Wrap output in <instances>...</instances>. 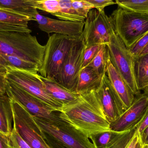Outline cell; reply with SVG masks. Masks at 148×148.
Instances as JSON below:
<instances>
[{
	"instance_id": "1",
	"label": "cell",
	"mask_w": 148,
	"mask_h": 148,
	"mask_svg": "<svg viewBox=\"0 0 148 148\" xmlns=\"http://www.w3.org/2000/svg\"><path fill=\"white\" fill-rule=\"evenodd\" d=\"M60 116L64 121L87 137L110 130L96 91L81 95L75 104L63 106Z\"/></svg>"
},
{
	"instance_id": "2",
	"label": "cell",
	"mask_w": 148,
	"mask_h": 148,
	"mask_svg": "<svg viewBox=\"0 0 148 148\" xmlns=\"http://www.w3.org/2000/svg\"><path fill=\"white\" fill-rule=\"evenodd\" d=\"M45 46L30 33L0 31V53L14 56L41 67Z\"/></svg>"
},
{
	"instance_id": "3",
	"label": "cell",
	"mask_w": 148,
	"mask_h": 148,
	"mask_svg": "<svg viewBox=\"0 0 148 148\" xmlns=\"http://www.w3.org/2000/svg\"><path fill=\"white\" fill-rule=\"evenodd\" d=\"M110 16L115 34L129 48L148 32V14H140L118 7Z\"/></svg>"
},
{
	"instance_id": "4",
	"label": "cell",
	"mask_w": 148,
	"mask_h": 148,
	"mask_svg": "<svg viewBox=\"0 0 148 148\" xmlns=\"http://www.w3.org/2000/svg\"><path fill=\"white\" fill-rule=\"evenodd\" d=\"M76 39L57 34L49 36L45 45L42 65L38 71L41 76L55 80L60 72L73 43Z\"/></svg>"
},
{
	"instance_id": "5",
	"label": "cell",
	"mask_w": 148,
	"mask_h": 148,
	"mask_svg": "<svg viewBox=\"0 0 148 148\" xmlns=\"http://www.w3.org/2000/svg\"><path fill=\"white\" fill-rule=\"evenodd\" d=\"M84 29L81 39L85 48L109 43L111 36L115 33L111 17L105 11L96 9L90 10L84 21Z\"/></svg>"
},
{
	"instance_id": "6",
	"label": "cell",
	"mask_w": 148,
	"mask_h": 148,
	"mask_svg": "<svg viewBox=\"0 0 148 148\" xmlns=\"http://www.w3.org/2000/svg\"><path fill=\"white\" fill-rule=\"evenodd\" d=\"M6 94L10 99L16 101L33 116L53 123L65 122L60 117L59 109L46 104L8 81Z\"/></svg>"
},
{
	"instance_id": "7",
	"label": "cell",
	"mask_w": 148,
	"mask_h": 148,
	"mask_svg": "<svg viewBox=\"0 0 148 148\" xmlns=\"http://www.w3.org/2000/svg\"><path fill=\"white\" fill-rule=\"evenodd\" d=\"M110 60L135 96L140 94L136 81L134 56L120 37L115 33L107 44Z\"/></svg>"
},
{
	"instance_id": "8",
	"label": "cell",
	"mask_w": 148,
	"mask_h": 148,
	"mask_svg": "<svg viewBox=\"0 0 148 148\" xmlns=\"http://www.w3.org/2000/svg\"><path fill=\"white\" fill-rule=\"evenodd\" d=\"M43 133L68 148H95L85 135L65 122L53 123L33 116Z\"/></svg>"
},
{
	"instance_id": "9",
	"label": "cell",
	"mask_w": 148,
	"mask_h": 148,
	"mask_svg": "<svg viewBox=\"0 0 148 148\" xmlns=\"http://www.w3.org/2000/svg\"><path fill=\"white\" fill-rule=\"evenodd\" d=\"M6 68L8 81L60 111L63 106L47 92L41 76L38 73Z\"/></svg>"
},
{
	"instance_id": "10",
	"label": "cell",
	"mask_w": 148,
	"mask_h": 148,
	"mask_svg": "<svg viewBox=\"0 0 148 148\" xmlns=\"http://www.w3.org/2000/svg\"><path fill=\"white\" fill-rule=\"evenodd\" d=\"M10 99L13 114V128L18 134L32 148H49L33 116L16 101Z\"/></svg>"
},
{
	"instance_id": "11",
	"label": "cell",
	"mask_w": 148,
	"mask_h": 148,
	"mask_svg": "<svg viewBox=\"0 0 148 148\" xmlns=\"http://www.w3.org/2000/svg\"><path fill=\"white\" fill-rule=\"evenodd\" d=\"M85 48V44L81 38L75 40L60 72L55 79L57 83L73 93H77L83 54Z\"/></svg>"
},
{
	"instance_id": "12",
	"label": "cell",
	"mask_w": 148,
	"mask_h": 148,
	"mask_svg": "<svg viewBox=\"0 0 148 148\" xmlns=\"http://www.w3.org/2000/svg\"><path fill=\"white\" fill-rule=\"evenodd\" d=\"M148 107V96L144 93L135 96L131 106L110 123V129L119 133L129 130L142 120Z\"/></svg>"
},
{
	"instance_id": "13",
	"label": "cell",
	"mask_w": 148,
	"mask_h": 148,
	"mask_svg": "<svg viewBox=\"0 0 148 148\" xmlns=\"http://www.w3.org/2000/svg\"><path fill=\"white\" fill-rule=\"evenodd\" d=\"M35 21L39 28L49 35L54 33L76 39L81 38L84 25V22L56 20L42 15L39 13L36 15Z\"/></svg>"
},
{
	"instance_id": "14",
	"label": "cell",
	"mask_w": 148,
	"mask_h": 148,
	"mask_svg": "<svg viewBox=\"0 0 148 148\" xmlns=\"http://www.w3.org/2000/svg\"><path fill=\"white\" fill-rule=\"evenodd\" d=\"M96 91L109 122L110 123L117 120L123 111L112 90L106 74L102 78L101 85Z\"/></svg>"
},
{
	"instance_id": "15",
	"label": "cell",
	"mask_w": 148,
	"mask_h": 148,
	"mask_svg": "<svg viewBox=\"0 0 148 148\" xmlns=\"http://www.w3.org/2000/svg\"><path fill=\"white\" fill-rule=\"evenodd\" d=\"M106 75L112 90L124 112L132 105L135 96L116 69L110 60L108 64Z\"/></svg>"
},
{
	"instance_id": "16",
	"label": "cell",
	"mask_w": 148,
	"mask_h": 148,
	"mask_svg": "<svg viewBox=\"0 0 148 148\" xmlns=\"http://www.w3.org/2000/svg\"><path fill=\"white\" fill-rule=\"evenodd\" d=\"M47 92L63 106L73 105L80 100L81 95L73 93L57 83L55 80L41 76Z\"/></svg>"
},
{
	"instance_id": "17",
	"label": "cell",
	"mask_w": 148,
	"mask_h": 148,
	"mask_svg": "<svg viewBox=\"0 0 148 148\" xmlns=\"http://www.w3.org/2000/svg\"><path fill=\"white\" fill-rule=\"evenodd\" d=\"M102 78L89 66L82 69L79 74L76 93L84 95L96 91L101 85Z\"/></svg>"
},
{
	"instance_id": "18",
	"label": "cell",
	"mask_w": 148,
	"mask_h": 148,
	"mask_svg": "<svg viewBox=\"0 0 148 148\" xmlns=\"http://www.w3.org/2000/svg\"><path fill=\"white\" fill-rule=\"evenodd\" d=\"M0 8L27 17L30 21H35L36 15L38 13L34 0H0Z\"/></svg>"
},
{
	"instance_id": "19",
	"label": "cell",
	"mask_w": 148,
	"mask_h": 148,
	"mask_svg": "<svg viewBox=\"0 0 148 148\" xmlns=\"http://www.w3.org/2000/svg\"><path fill=\"white\" fill-rule=\"evenodd\" d=\"M11 100L7 94L0 96V133L9 137L13 129Z\"/></svg>"
},
{
	"instance_id": "20",
	"label": "cell",
	"mask_w": 148,
	"mask_h": 148,
	"mask_svg": "<svg viewBox=\"0 0 148 148\" xmlns=\"http://www.w3.org/2000/svg\"><path fill=\"white\" fill-rule=\"evenodd\" d=\"M0 65L19 70L38 73L39 67L35 64L19 58L17 56L3 54L0 53Z\"/></svg>"
},
{
	"instance_id": "21",
	"label": "cell",
	"mask_w": 148,
	"mask_h": 148,
	"mask_svg": "<svg viewBox=\"0 0 148 148\" xmlns=\"http://www.w3.org/2000/svg\"><path fill=\"white\" fill-rule=\"evenodd\" d=\"M134 63L136 85L140 91L148 85V54L134 57Z\"/></svg>"
},
{
	"instance_id": "22",
	"label": "cell",
	"mask_w": 148,
	"mask_h": 148,
	"mask_svg": "<svg viewBox=\"0 0 148 148\" xmlns=\"http://www.w3.org/2000/svg\"><path fill=\"white\" fill-rule=\"evenodd\" d=\"M110 61V56L108 46L102 44L88 66L91 67L99 76L102 77L106 74Z\"/></svg>"
},
{
	"instance_id": "23",
	"label": "cell",
	"mask_w": 148,
	"mask_h": 148,
	"mask_svg": "<svg viewBox=\"0 0 148 148\" xmlns=\"http://www.w3.org/2000/svg\"><path fill=\"white\" fill-rule=\"evenodd\" d=\"M60 10L53 15L63 21L84 22L85 18L81 16L72 6V0H59Z\"/></svg>"
},
{
	"instance_id": "24",
	"label": "cell",
	"mask_w": 148,
	"mask_h": 148,
	"mask_svg": "<svg viewBox=\"0 0 148 148\" xmlns=\"http://www.w3.org/2000/svg\"><path fill=\"white\" fill-rule=\"evenodd\" d=\"M140 122L136 124L129 130L119 133L104 148H127L132 139L138 133V129Z\"/></svg>"
},
{
	"instance_id": "25",
	"label": "cell",
	"mask_w": 148,
	"mask_h": 148,
	"mask_svg": "<svg viewBox=\"0 0 148 148\" xmlns=\"http://www.w3.org/2000/svg\"><path fill=\"white\" fill-rule=\"evenodd\" d=\"M116 4L124 9L148 14V0H116Z\"/></svg>"
},
{
	"instance_id": "26",
	"label": "cell",
	"mask_w": 148,
	"mask_h": 148,
	"mask_svg": "<svg viewBox=\"0 0 148 148\" xmlns=\"http://www.w3.org/2000/svg\"><path fill=\"white\" fill-rule=\"evenodd\" d=\"M30 19L5 9L0 8V23L8 24L28 25Z\"/></svg>"
},
{
	"instance_id": "27",
	"label": "cell",
	"mask_w": 148,
	"mask_h": 148,
	"mask_svg": "<svg viewBox=\"0 0 148 148\" xmlns=\"http://www.w3.org/2000/svg\"><path fill=\"white\" fill-rule=\"evenodd\" d=\"M111 130L101 132L89 137L95 148H104L119 134Z\"/></svg>"
},
{
	"instance_id": "28",
	"label": "cell",
	"mask_w": 148,
	"mask_h": 148,
	"mask_svg": "<svg viewBox=\"0 0 148 148\" xmlns=\"http://www.w3.org/2000/svg\"><path fill=\"white\" fill-rule=\"evenodd\" d=\"M34 3L36 8L52 15L60 10L59 0H34Z\"/></svg>"
},
{
	"instance_id": "29",
	"label": "cell",
	"mask_w": 148,
	"mask_h": 148,
	"mask_svg": "<svg viewBox=\"0 0 148 148\" xmlns=\"http://www.w3.org/2000/svg\"><path fill=\"white\" fill-rule=\"evenodd\" d=\"M72 4L75 10L81 16L86 19L90 10L94 9V6L87 0H72Z\"/></svg>"
},
{
	"instance_id": "30",
	"label": "cell",
	"mask_w": 148,
	"mask_h": 148,
	"mask_svg": "<svg viewBox=\"0 0 148 148\" xmlns=\"http://www.w3.org/2000/svg\"><path fill=\"white\" fill-rule=\"evenodd\" d=\"M101 45H95L85 48L83 54L81 70L89 66L99 51Z\"/></svg>"
},
{
	"instance_id": "31",
	"label": "cell",
	"mask_w": 148,
	"mask_h": 148,
	"mask_svg": "<svg viewBox=\"0 0 148 148\" xmlns=\"http://www.w3.org/2000/svg\"><path fill=\"white\" fill-rule=\"evenodd\" d=\"M148 44V32L130 47L129 50L132 56L136 57L140 55L142 51Z\"/></svg>"
},
{
	"instance_id": "32",
	"label": "cell",
	"mask_w": 148,
	"mask_h": 148,
	"mask_svg": "<svg viewBox=\"0 0 148 148\" xmlns=\"http://www.w3.org/2000/svg\"><path fill=\"white\" fill-rule=\"evenodd\" d=\"M9 139L13 148H32L18 134L14 128L10 136Z\"/></svg>"
},
{
	"instance_id": "33",
	"label": "cell",
	"mask_w": 148,
	"mask_h": 148,
	"mask_svg": "<svg viewBox=\"0 0 148 148\" xmlns=\"http://www.w3.org/2000/svg\"><path fill=\"white\" fill-rule=\"evenodd\" d=\"M0 31H16L31 33L32 30L28 25L8 24L0 23Z\"/></svg>"
},
{
	"instance_id": "34",
	"label": "cell",
	"mask_w": 148,
	"mask_h": 148,
	"mask_svg": "<svg viewBox=\"0 0 148 148\" xmlns=\"http://www.w3.org/2000/svg\"><path fill=\"white\" fill-rule=\"evenodd\" d=\"M92 4L94 8L99 11H104L105 7L110 5L116 4V3L112 0H87Z\"/></svg>"
},
{
	"instance_id": "35",
	"label": "cell",
	"mask_w": 148,
	"mask_h": 148,
	"mask_svg": "<svg viewBox=\"0 0 148 148\" xmlns=\"http://www.w3.org/2000/svg\"><path fill=\"white\" fill-rule=\"evenodd\" d=\"M7 68L0 65V96L6 94Z\"/></svg>"
},
{
	"instance_id": "36",
	"label": "cell",
	"mask_w": 148,
	"mask_h": 148,
	"mask_svg": "<svg viewBox=\"0 0 148 148\" xmlns=\"http://www.w3.org/2000/svg\"><path fill=\"white\" fill-rule=\"evenodd\" d=\"M42 134L45 142L49 148H68L60 142L56 140L42 131Z\"/></svg>"
},
{
	"instance_id": "37",
	"label": "cell",
	"mask_w": 148,
	"mask_h": 148,
	"mask_svg": "<svg viewBox=\"0 0 148 148\" xmlns=\"http://www.w3.org/2000/svg\"><path fill=\"white\" fill-rule=\"evenodd\" d=\"M0 148H13L9 137L0 133Z\"/></svg>"
},
{
	"instance_id": "38",
	"label": "cell",
	"mask_w": 148,
	"mask_h": 148,
	"mask_svg": "<svg viewBox=\"0 0 148 148\" xmlns=\"http://www.w3.org/2000/svg\"><path fill=\"white\" fill-rule=\"evenodd\" d=\"M148 126V107L147 111L143 119L140 123V126L138 129V134H140Z\"/></svg>"
},
{
	"instance_id": "39",
	"label": "cell",
	"mask_w": 148,
	"mask_h": 148,
	"mask_svg": "<svg viewBox=\"0 0 148 148\" xmlns=\"http://www.w3.org/2000/svg\"><path fill=\"white\" fill-rule=\"evenodd\" d=\"M138 135L142 145H148V126Z\"/></svg>"
},
{
	"instance_id": "40",
	"label": "cell",
	"mask_w": 148,
	"mask_h": 148,
	"mask_svg": "<svg viewBox=\"0 0 148 148\" xmlns=\"http://www.w3.org/2000/svg\"><path fill=\"white\" fill-rule=\"evenodd\" d=\"M139 140V135H138V134L137 133L136 135L132 139V141L130 143L129 145H128L127 148H135L136 147V144H137Z\"/></svg>"
},
{
	"instance_id": "41",
	"label": "cell",
	"mask_w": 148,
	"mask_h": 148,
	"mask_svg": "<svg viewBox=\"0 0 148 148\" xmlns=\"http://www.w3.org/2000/svg\"><path fill=\"white\" fill-rule=\"evenodd\" d=\"M148 54V44L144 48V49L142 51L141 54L139 56L145 55Z\"/></svg>"
},
{
	"instance_id": "42",
	"label": "cell",
	"mask_w": 148,
	"mask_h": 148,
	"mask_svg": "<svg viewBox=\"0 0 148 148\" xmlns=\"http://www.w3.org/2000/svg\"><path fill=\"white\" fill-rule=\"evenodd\" d=\"M143 92H144L143 93H144V94L148 96V85L147 87L144 88V89H143Z\"/></svg>"
},
{
	"instance_id": "43",
	"label": "cell",
	"mask_w": 148,
	"mask_h": 148,
	"mask_svg": "<svg viewBox=\"0 0 148 148\" xmlns=\"http://www.w3.org/2000/svg\"><path fill=\"white\" fill-rule=\"evenodd\" d=\"M135 148H142V145L141 144L140 140H138Z\"/></svg>"
},
{
	"instance_id": "44",
	"label": "cell",
	"mask_w": 148,
	"mask_h": 148,
	"mask_svg": "<svg viewBox=\"0 0 148 148\" xmlns=\"http://www.w3.org/2000/svg\"><path fill=\"white\" fill-rule=\"evenodd\" d=\"M142 148H148V145H142Z\"/></svg>"
}]
</instances>
